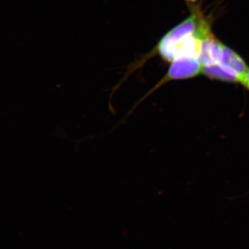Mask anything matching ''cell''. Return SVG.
<instances>
[{"label": "cell", "mask_w": 249, "mask_h": 249, "mask_svg": "<svg viewBox=\"0 0 249 249\" xmlns=\"http://www.w3.org/2000/svg\"><path fill=\"white\" fill-rule=\"evenodd\" d=\"M204 36L199 31L183 44L179 52L171 61V65L165 76L150 91L137 101L128 111L125 118L130 116L139 105L162 85L173 80L189 79L202 73V65L199 60L201 41Z\"/></svg>", "instance_id": "1"}, {"label": "cell", "mask_w": 249, "mask_h": 249, "mask_svg": "<svg viewBox=\"0 0 249 249\" xmlns=\"http://www.w3.org/2000/svg\"><path fill=\"white\" fill-rule=\"evenodd\" d=\"M239 83L242 84V86L249 91V68L247 69V71L240 78Z\"/></svg>", "instance_id": "4"}, {"label": "cell", "mask_w": 249, "mask_h": 249, "mask_svg": "<svg viewBox=\"0 0 249 249\" xmlns=\"http://www.w3.org/2000/svg\"><path fill=\"white\" fill-rule=\"evenodd\" d=\"M248 67L240 55L222 43L217 63L203 67L206 76L228 83H239Z\"/></svg>", "instance_id": "3"}, {"label": "cell", "mask_w": 249, "mask_h": 249, "mask_svg": "<svg viewBox=\"0 0 249 249\" xmlns=\"http://www.w3.org/2000/svg\"><path fill=\"white\" fill-rule=\"evenodd\" d=\"M208 20L200 9L193 7L191 15L185 20L160 39L156 47L155 52L165 61L171 62L184 42L196 35Z\"/></svg>", "instance_id": "2"}, {"label": "cell", "mask_w": 249, "mask_h": 249, "mask_svg": "<svg viewBox=\"0 0 249 249\" xmlns=\"http://www.w3.org/2000/svg\"><path fill=\"white\" fill-rule=\"evenodd\" d=\"M186 1H192V2H194V1H197V0H186Z\"/></svg>", "instance_id": "5"}]
</instances>
